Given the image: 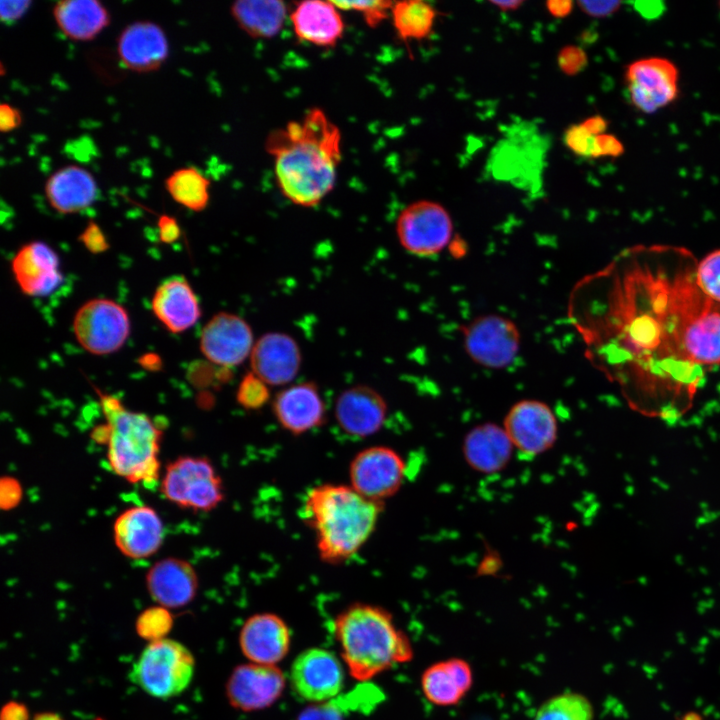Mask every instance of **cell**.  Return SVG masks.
<instances>
[{
	"instance_id": "1",
	"label": "cell",
	"mask_w": 720,
	"mask_h": 720,
	"mask_svg": "<svg viewBox=\"0 0 720 720\" xmlns=\"http://www.w3.org/2000/svg\"><path fill=\"white\" fill-rule=\"evenodd\" d=\"M697 266L683 247L632 246L569 299L586 358L669 426L720 366V303L700 288Z\"/></svg>"
},
{
	"instance_id": "2",
	"label": "cell",
	"mask_w": 720,
	"mask_h": 720,
	"mask_svg": "<svg viewBox=\"0 0 720 720\" xmlns=\"http://www.w3.org/2000/svg\"><path fill=\"white\" fill-rule=\"evenodd\" d=\"M282 195L301 207L319 204L334 188L341 161V132L321 108L274 128L264 142Z\"/></svg>"
},
{
	"instance_id": "3",
	"label": "cell",
	"mask_w": 720,
	"mask_h": 720,
	"mask_svg": "<svg viewBox=\"0 0 720 720\" xmlns=\"http://www.w3.org/2000/svg\"><path fill=\"white\" fill-rule=\"evenodd\" d=\"M382 511L383 503L366 499L350 485L326 483L309 490L302 514L320 560L340 564L365 545Z\"/></svg>"
},
{
	"instance_id": "4",
	"label": "cell",
	"mask_w": 720,
	"mask_h": 720,
	"mask_svg": "<svg viewBox=\"0 0 720 720\" xmlns=\"http://www.w3.org/2000/svg\"><path fill=\"white\" fill-rule=\"evenodd\" d=\"M334 633L345 668L366 682L392 667L409 662L413 647L392 614L369 603H353L334 621Z\"/></svg>"
},
{
	"instance_id": "5",
	"label": "cell",
	"mask_w": 720,
	"mask_h": 720,
	"mask_svg": "<svg viewBox=\"0 0 720 720\" xmlns=\"http://www.w3.org/2000/svg\"><path fill=\"white\" fill-rule=\"evenodd\" d=\"M97 394L105 422L92 430L91 438L107 447L112 472L131 484L155 485L163 431L147 414L126 408L115 396Z\"/></svg>"
},
{
	"instance_id": "6",
	"label": "cell",
	"mask_w": 720,
	"mask_h": 720,
	"mask_svg": "<svg viewBox=\"0 0 720 720\" xmlns=\"http://www.w3.org/2000/svg\"><path fill=\"white\" fill-rule=\"evenodd\" d=\"M195 659L182 643L162 638L148 642L134 662L129 678L146 694L169 699L181 694L191 683Z\"/></svg>"
},
{
	"instance_id": "7",
	"label": "cell",
	"mask_w": 720,
	"mask_h": 720,
	"mask_svg": "<svg viewBox=\"0 0 720 720\" xmlns=\"http://www.w3.org/2000/svg\"><path fill=\"white\" fill-rule=\"evenodd\" d=\"M160 492L169 502L193 512H209L225 498L221 476L202 456H180L167 464Z\"/></svg>"
},
{
	"instance_id": "8",
	"label": "cell",
	"mask_w": 720,
	"mask_h": 720,
	"mask_svg": "<svg viewBox=\"0 0 720 720\" xmlns=\"http://www.w3.org/2000/svg\"><path fill=\"white\" fill-rule=\"evenodd\" d=\"M131 330L126 309L108 298H94L85 302L73 319L77 342L94 355H108L126 343Z\"/></svg>"
},
{
	"instance_id": "9",
	"label": "cell",
	"mask_w": 720,
	"mask_h": 720,
	"mask_svg": "<svg viewBox=\"0 0 720 720\" xmlns=\"http://www.w3.org/2000/svg\"><path fill=\"white\" fill-rule=\"evenodd\" d=\"M395 229L403 249L412 255L430 257L449 245L453 223L442 205L420 200L410 203L400 212Z\"/></svg>"
},
{
	"instance_id": "10",
	"label": "cell",
	"mask_w": 720,
	"mask_h": 720,
	"mask_svg": "<svg viewBox=\"0 0 720 720\" xmlns=\"http://www.w3.org/2000/svg\"><path fill=\"white\" fill-rule=\"evenodd\" d=\"M463 343L467 355L478 365L503 369L511 365L518 355L521 336L511 319L487 314L464 326Z\"/></svg>"
},
{
	"instance_id": "11",
	"label": "cell",
	"mask_w": 720,
	"mask_h": 720,
	"mask_svg": "<svg viewBox=\"0 0 720 720\" xmlns=\"http://www.w3.org/2000/svg\"><path fill=\"white\" fill-rule=\"evenodd\" d=\"M679 70L669 59L647 57L626 67L625 82L632 106L652 114L675 101L679 94Z\"/></svg>"
},
{
	"instance_id": "12",
	"label": "cell",
	"mask_w": 720,
	"mask_h": 720,
	"mask_svg": "<svg viewBox=\"0 0 720 720\" xmlns=\"http://www.w3.org/2000/svg\"><path fill=\"white\" fill-rule=\"evenodd\" d=\"M350 486L368 500L383 503L400 489L406 473L401 455L387 446L359 451L349 465Z\"/></svg>"
},
{
	"instance_id": "13",
	"label": "cell",
	"mask_w": 720,
	"mask_h": 720,
	"mask_svg": "<svg viewBox=\"0 0 720 720\" xmlns=\"http://www.w3.org/2000/svg\"><path fill=\"white\" fill-rule=\"evenodd\" d=\"M289 679L297 696L313 704L321 703L339 696L345 682V669L333 652L311 647L293 660Z\"/></svg>"
},
{
	"instance_id": "14",
	"label": "cell",
	"mask_w": 720,
	"mask_h": 720,
	"mask_svg": "<svg viewBox=\"0 0 720 720\" xmlns=\"http://www.w3.org/2000/svg\"><path fill=\"white\" fill-rule=\"evenodd\" d=\"M502 427L514 449L526 457L549 450L558 435L555 414L546 403L535 399L516 402L507 412Z\"/></svg>"
},
{
	"instance_id": "15",
	"label": "cell",
	"mask_w": 720,
	"mask_h": 720,
	"mask_svg": "<svg viewBox=\"0 0 720 720\" xmlns=\"http://www.w3.org/2000/svg\"><path fill=\"white\" fill-rule=\"evenodd\" d=\"M199 346L207 360L221 367H234L250 357L253 332L241 316L219 312L203 326Z\"/></svg>"
},
{
	"instance_id": "16",
	"label": "cell",
	"mask_w": 720,
	"mask_h": 720,
	"mask_svg": "<svg viewBox=\"0 0 720 720\" xmlns=\"http://www.w3.org/2000/svg\"><path fill=\"white\" fill-rule=\"evenodd\" d=\"M285 686L286 677L277 665L248 662L232 671L225 691L232 707L253 712L274 704Z\"/></svg>"
},
{
	"instance_id": "17",
	"label": "cell",
	"mask_w": 720,
	"mask_h": 720,
	"mask_svg": "<svg viewBox=\"0 0 720 720\" xmlns=\"http://www.w3.org/2000/svg\"><path fill=\"white\" fill-rule=\"evenodd\" d=\"M291 631L277 614L262 612L246 619L239 633V646L248 662L277 665L290 650Z\"/></svg>"
},
{
	"instance_id": "18",
	"label": "cell",
	"mask_w": 720,
	"mask_h": 720,
	"mask_svg": "<svg viewBox=\"0 0 720 720\" xmlns=\"http://www.w3.org/2000/svg\"><path fill=\"white\" fill-rule=\"evenodd\" d=\"M11 271L19 289L27 296H47L63 282L58 254L42 241L20 247L12 258Z\"/></svg>"
},
{
	"instance_id": "19",
	"label": "cell",
	"mask_w": 720,
	"mask_h": 720,
	"mask_svg": "<svg viewBox=\"0 0 720 720\" xmlns=\"http://www.w3.org/2000/svg\"><path fill=\"white\" fill-rule=\"evenodd\" d=\"M251 372L268 386H283L298 374L302 354L297 341L282 332L260 336L250 354Z\"/></svg>"
},
{
	"instance_id": "20",
	"label": "cell",
	"mask_w": 720,
	"mask_h": 720,
	"mask_svg": "<svg viewBox=\"0 0 720 720\" xmlns=\"http://www.w3.org/2000/svg\"><path fill=\"white\" fill-rule=\"evenodd\" d=\"M387 402L374 388L358 384L342 391L334 407L335 419L343 432L354 437H369L383 427Z\"/></svg>"
},
{
	"instance_id": "21",
	"label": "cell",
	"mask_w": 720,
	"mask_h": 720,
	"mask_svg": "<svg viewBox=\"0 0 720 720\" xmlns=\"http://www.w3.org/2000/svg\"><path fill=\"white\" fill-rule=\"evenodd\" d=\"M117 54L130 71L149 73L158 70L169 56V42L163 28L149 20L125 26L117 39Z\"/></svg>"
},
{
	"instance_id": "22",
	"label": "cell",
	"mask_w": 720,
	"mask_h": 720,
	"mask_svg": "<svg viewBox=\"0 0 720 720\" xmlns=\"http://www.w3.org/2000/svg\"><path fill=\"white\" fill-rule=\"evenodd\" d=\"M113 537L116 547L124 556L130 559L148 558L163 543V521L154 508L133 506L115 519Z\"/></svg>"
},
{
	"instance_id": "23",
	"label": "cell",
	"mask_w": 720,
	"mask_h": 720,
	"mask_svg": "<svg viewBox=\"0 0 720 720\" xmlns=\"http://www.w3.org/2000/svg\"><path fill=\"white\" fill-rule=\"evenodd\" d=\"M279 425L294 436L302 435L325 421V404L317 385L301 382L279 391L272 401Z\"/></svg>"
},
{
	"instance_id": "24",
	"label": "cell",
	"mask_w": 720,
	"mask_h": 720,
	"mask_svg": "<svg viewBox=\"0 0 720 720\" xmlns=\"http://www.w3.org/2000/svg\"><path fill=\"white\" fill-rule=\"evenodd\" d=\"M539 138L532 134L528 128L514 129L512 134L503 139L495 148L493 153V172L495 177L510 181L519 187L533 185L532 181L539 178L542 170L543 151L539 147L532 152H526L532 148Z\"/></svg>"
},
{
	"instance_id": "25",
	"label": "cell",
	"mask_w": 720,
	"mask_h": 720,
	"mask_svg": "<svg viewBox=\"0 0 720 720\" xmlns=\"http://www.w3.org/2000/svg\"><path fill=\"white\" fill-rule=\"evenodd\" d=\"M199 581L193 565L180 558L168 557L155 562L146 574L151 598L167 609H178L196 596Z\"/></svg>"
},
{
	"instance_id": "26",
	"label": "cell",
	"mask_w": 720,
	"mask_h": 720,
	"mask_svg": "<svg viewBox=\"0 0 720 720\" xmlns=\"http://www.w3.org/2000/svg\"><path fill=\"white\" fill-rule=\"evenodd\" d=\"M151 309L157 320L171 333H182L201 317L199 300L182 275L171 276L156 288Z\"/></svg>"
},
{
	"instance_id": "27",
	"label": "cell",
	"mask_w": 720,
	"mask_h": 720,
	"mask_svg": "<svg viewBox=\"0 0 720 720\" xmlns=\"http://www.w3.org/2000/svg\"><path fill=\"white\" fill-rule=\"evenodd\" d=\"M44 193L56 212L73 214L90 207L96 201L99 189L90 171L78 165H66L47 178Z\"/></svg>"
},
{
	"instance_id": "28",
	"label": "cell",
	"mask_w": 720,
	"mask_h": 720,
	"mask_svg": "<svg viewBox=\"0 0 720 720\" xmlns=\"http://www.w3.org/2000/svg\"><path fill=\"white\" fill-rule=\"evenodd\" d=\"M289 18L296 37L315 46L333 47L344 34V20L333 1L298 2Z\"/></svg>"
},
{
	"instance_id": "29",
	"label": "cell",
	"mask_w": 720,
	"mask_h": 720,
	"mask_svg": "<svg viewBox=\"0 0 720 720\" xmlns=\"http://www.w3.org/2000/svg\"><path fill=\"white\" fill-rule=\"evenodd\" d=\"M473 673L462 658H449L427 667L420 679L425 698L441 707L458 704L471 689Z\"/></svg>"
},
{
	"instance_id": "30",
	"label": "cell",
	"mask_w": 720,
	"mask_h": 720,
	"mask_svg": "<svg viewBox=\"0 0 720 720\" xmlns=\"http://www.w3.org/2000/svg\"><path fill=\"white\" fill-rule=\"evenodd\" d=\"M514 447L503 427L484 423L472 428L463 442L466 463L475 471L496 473L509 463Z\"/></svg>"
},
{
	"instance_id": "31",
	"label": "cell",
	"mask_w": 720,
	"mask_h": 720,
	"mask_svg": "<svg viewBox=\"0 0 720 720\" xmlns=\"http://www.w3.org/2000/svg\"><path fill=\"white\" fill-rule=\"evenodd\" d=\"M52 15L58 29L78 42L93 40L111 20L108 9L98 0H62L54 5Z\"/></svg>"
},
{
	"instance_id": "32",
	"label": "cell",
	"mask_w": 720,
	"mask_h": 720,
	"mask_svg": "<svg viewBox=\"0 0 720 720\" xmlns=\"http://www.w3.org/2000/svg\"><path fill=\"white\" fill-rule=\"evenodd\" d=\"M230 11L240 29L257 39L275 37L288 15L286 4L277 0H239L231 5Z\"/></svg>"
},
{
	"instance_id": "33",
	"label": "cell",
	"mask_w": 720,
	"mask_h": 720,
	"mask_svg": "<svg viewBox=\"0 0 720 720\" xmlns=\"http://www.w3.org/2000/svg\"><path fill=\"white\" fill-rule=\"evenodd\" d=\"M210 186V180L192 166L179 168L164 180V187L171 198L194 212H201L208 206Z\"/></svg>"
},
{
	"instance_id": "34",
	"label": "cell",
	"mask_w": 720,
	"mask_h": 720,
	"mask_svg": "<svg viewBox=\"0 0 720 720\" xmlns=\"http://www.w3.org/2000/svg\"><path fill=\"white\" fill-rule=\"evenodd\" d=\"M391 15L402 40H421L432 32L437 13L427 2L407 0L394 2Z\"/></svg>"
},
{
	"instance_id": "35",
	"label": "cell",
	"mask_w": 720,
	"mask_h": 720,
	"mask_svg": "<svg viewBox=\"0 0 720 720\" xmlns=\"http://www.w3.org/2000/svg\"><path fill=\"white\" fill-rule=\"evenodd\" d=\"M534 720H593V709L585 696L564 692L546 700Z\"/></svg>"
},
{
	"instance_id": "36",
	"label": "cell",
	"mask_w": 720,
	"mask_h": 720,
	"mask_svg": "<svg viewBox=\"0 0 720 720\" xmlns=\"http://www.w3.org/2000/svg\"><path fill=\"white\" fill-rule=\"evenodd\" d=\"M173 624L172 616L165 607L157 605L144 610L136 620V632L150 641L165 638Z\"/></svg>"
},
{
	"instance_id": "37",
	"label": "cell",
	"mask_w": 720,
	"mask_h": 720,
	"mask_svg": "<svg viewBox=\"0 0 720 720\" xmlns=\"http://www.w3.org/2000/svg\"><path fill=\"white\" fill-rule=\"evenodd\" d=\"M269 386L253 372L246 373L237 388L236 401L245 410H258L268 403Z\"/></svg>"
},
{
	"instance_id": "38",
	"label": "cell",
	"mask_w": 720,
	"mask_h": 720,
	"mask_svg": "<svg viewBox=\"0 0 720 720\" xmlns=\"http://www.w3.org/2000/svg\"><path fill=\"white\" fill-rule=\"evenodd\" d=\"M697 280L702 291L720 303V249L698 261Z\"/></svg>"
},
{
	"instance_id": "39",
	"label": "cell",
	"mask_w": 720,
	"mask_h": 720,
	"mask_svg": "<svg viewBox=\"0 0 720 720\" xmlns=\"http://www.w3.org/2000/svg\"><path fill=\"white\" fill-rule=\"evenodd\" d=\"M340 10H352L360 13L369 27H377L391 12V1H333Z\"/></svg>"
},
{
	"instance_id": "40",
	"label": "cell",
	"mask_w": 720,
	"mask_h": 720,
	"mask_svg": "<svg viewBox=\"0 0 720 720\" xmlns=\"http://www.w3.org/2000/svg\"><path fill=\"white\" fill-rule=\"evenodd\" d=\"M566 146L576 155L585 158H599L597 136L589 133L583 125L570 126L564 134Z\"/></svg>"
},
{
	"instance_id": "41",
	"label": "cell",
	"mask_w": 720,
	"mask_h": 720,
	"mask_svg": "<svg viewBox=\"0 0 720 720\" xmlns=\"http://www.w3.org/2000/svg\"><path fill=\"white\" fill-rule=\"evenodd\" d=\"M348 696L350 697L346 707H344V698L343 705H341L342 701L336 700V698L321 703H314L300 714L298 720H343V715L348 711V706L353 701L354 692H351Z\"/></svg>"
},
{
	"instance_id": "42",
	"label": "cell",
	"mask_w": 720,
	"mask_h": 720,
	"mask_svg": "<svg viewBox=\"0 0 720 720\" xmlns=\"http://www.w3.org/2000/svg\"><path fill=\"white\" fill-rule=\"evenodd\" d=\"M559 66L568 75L581 72L587 64V56L583 49L576 46H568L561 50Z\"/></svg>"
},
{
	"instance_id": "43",
	"label": "cell",
	"mask_w": 720,
	"mask_h": 720,
	"mask_svg": "<svg viewBox=\"0 0 720 720\" xmlns=\"http://www.w3.org/2000/svg\"><path fill=\"white\" fill-rule=\"evenodd\" d=\"M22 496L23 489L17 479L6 476L0 480V504L2 509H13L20 503Z\"/></svg>"
},
{
	"instance_id": "44",
	"label": "cell",
	"mask_w": 720,
	"mask_h": 720,
	"mask_svg": "<svg viewBox=\"0 0 720 720\" xmlns=\"http://www.w3.org/2000/svg\"><path fill=\"white\" fill-rule=\"evenodd\" d=\"M32 2L29 0H8L0 2V19L2 22L12 24L21 19L29 10Z\"/></svg>"
},
{
	"instance_id": "45",
	"label": "cell",
	"mask_w": 720,
	"mask_h": 720,
	"mask_svg": "<svg viewBox=\"0 0 720 720\" xmlns=\"http://www.w3.org/2000/svg\"><path fill=\"white\" fill-rule=\"evenodd\" d=\"M579 8L587 15L596 18L609 17L621 6L620 1H578Z\"/></svg>"
},
{
	"instance_id": "46",
	"label": "cell",
	"mask_w": 720,
	"mask_h": 720,
	"mask_svg": "<svg viewBox=\"0 0 720 720\" xmlns=\"http://www.w3.org/2000/svg\"><path fill=\"white\" fill-rule=\"evenodd\" d=\"M22 120L21 111L17 107L9 103L0 105V131L2 133H9L17 129Z\"/></svg>"
},
{
	"instance_id": "47",
	"label": "cell",
	"mask_w": 720,
	"mask_h": 720,
	"mask_svg": "<svg viewBox=\"0 0 720 720\" xmlns=\"http://www.w3.org/2000/svg\"><path fill=\"white\" fill-rule=\"evenodd\" d=\"M157 227L159 238L164 243H172L176 241L181 234V230L177 220L167 214H162L159 216L157 221Z\"/></svg>"
},
{
	"instance_id": "48",
	"label": "cell",
	"mask_w": 720,
	"mask_h": 720,
	"mask_svg": "<svg viewBox=\"0 0 720 720\" xmlns=\"http://www.w3.org/2000/svg\"><path fill=\"white\" fill-rule=\"evenodd\" d=\"M597 147L600 157H618L624 153L622 142L612 134H601L597 136Z\"/></svg>"
},
{
	"instance_id": "49",
	"label": "cell",
	"mask_w": 720,
	"mask_h": 720,
	"mask_svg": "<svg viewBox=\"0 0 720 720\" xmlns=\"http://www.w3.org/2000/svg\"><path fill=\"white\" fill-rule=\"evenodd\" d=\"M632 5L635 11L647 20L660 17L665 10V4L662 1H636Z\"/></svg>"
},
{
	"instance_id": "50",
	"label": "cell",
	"mask_w": 720,
	"mask_h": 720,
	"mask_svg": "<svg viewBox=\"0 0 720 720\" xmlns=\"http://www.w3.org/2000/svg\"><path fill=\"white\" fill-rule=\"evenodd\" d=\"M81 239L88 248H96V251L98 250L97 248L106 247L102 231L94 222H89L81 235Z\"/></svg>"
},
{
	"instance_id": "51",
	"label": "cell",
	"mask_w": 720,
	"mask_h": 720,
	"mask_svg": "<svg viewBox=\"0 0 720 720\" xmlns=\"http://www.w3.org/2000/svg\"><path fill=\"white\" fill-rule=\"evenodd\" d=\"M28 710L22 703L9 702L1 711L0 720H28Z\"/></svg>"
},
{
	"instance_id": "52",
	"label": "cell",
	"mask_w": 720,
	"mask_h": 720,
	"mask_svg": "<svg viewBox=\"0 0 720 720\" xmlns=\"http://www.w3.org/2000/svg\"><path fill=\"white\" fill-rule=\"evenodd\" d=\"M573 4L570 0H551L546 3V7L553 17L563 18L571 13Z\"/></svg>"
},
{
	"instance_id": "53",
	"label": "cell",
	"mask_w": 720,
	"mask_h": 720,
	"mask_svg": "<svg viewBox=\"0 0 720 720\" xmlns=\"http://www.w3.org/2000/svg\"><path fill=\"white\" fill-rule=\"evenodd\" d=\"M581 124L589 133L594 136L606 133V129L608 127L607 120L599 115L591 116L585 119Z\"/></svg>"
},
{
	"instance_id": "54",
	"label": "cell",
	"mask_w": 720,
	"mask_h": 720,
	"mask_svg": "<svg viewBox=\"0 0 720 720\" xmlns=\"http://www.w3.org/2000/svg\"><path fill=\"white\" fill-rule=\"evenodd\" d=\"M491 4L495 5L498 9L501 11H514L518 9L522 4L523 1H491Z\"/></svg>"
},
{
	"instance_id": "55",
	"label": "cell",
	"mask_w": 720,
	"mask_h": 720,
	"mask_svg": "<svg viewBox=\"0 0 720 720\" xmlns=\"http://www.w3.org/2000/svg\"><path fill=\"white\" fill-rule=\"evenodd\" d=\"M33 720H63L59 715L51 712L37 714Z\"/></svg>"
},
{
	"instance_id": "56",
	"label": "cell",
	"mask_w": 720,
	"mask_h": 720,
	"mask_svg": "<svg viewBox=\"0 0 720 720\" xmlns=\"http://www.w3.org/2000/svg\"><path fill=\"white\" fill-rule=\"evenodd\" d=\"M95 720H102V719H95Z\"/></svg>"
},
{
	"instance_id": "57",
	"label": "cell",
	"mask_w": 720,
	"mask_h": 720,
	"mask_svg": "<svg viewBox=\"0 0 720 720\" xmlns=\"http://www.w3.org/2000/svg\"><path fill=\"white\" fill-rule=\"evenodd\" d=\"M719 6H720V3H719Z\"/></svg>"
}]
</instances>
